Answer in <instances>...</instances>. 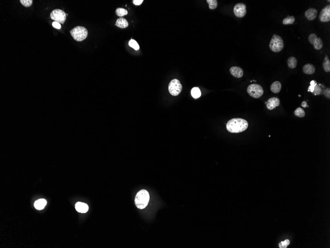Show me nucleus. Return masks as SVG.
<instances>
[{"instance_id":"nucleus-16","label":"nucleus","mask_w":330,"mask_h":248,"mask_svg":"<svg viewBox=\"0 0 330 248\" xmlns=\"http://www.w3.org/2000/svg\"><path fill=\"white\" fill-rule=\"evenodd\" d=\"M115 25L120 29H126L128 26V21L123 17H120L116 21Z\"/></svg>"},{"instance_id":"nucleus-4","label":"nucleus","mask_w":330,"mask_h":248,"mask_svg":"<svg viewBox=\"0 0 330 248\" xmlns=\"http://www.w3.org/2000/svg\"><path fill=\"white\" fill-rule=\"evenodd\" d=\"M284 47V45L282 38L276 34L273 35L269 44V48L273 52L278 53L281 51L283 49Z\"/></svg>"},{"instance_id":"nucleus-6","label":"nucleus","mask_w":330,"mask_h":248,"mask_svg":"<svg viewBox=\"0 0 330 248\" xmlns=\"http://www.w3.org/2000/svg\"><path fill=\"white\" fill-rule=\"evenodd\" d=\"M182 89V86L177 79L172 80L169 85V93L174 96H177Z\"/></svg>"},{"instance_id":"nucleus-32","label":"nucleus","mask_w":330,"mask_h":248,"mask_svg":"<svg viewBox=\"0 0 330 248\" xmlns=\"http://www.w3.org/2000/svg\"><path fill=\"white\" fill-rule=\"evenodd\" d=\"M52 25L53 27H55V29H61L60 24L58 22H56V21H54V22H53Z\"/></svg>"},{"instance_id":"nucleus-35","label":"nucleus","mask_w":330,"mask_h":248,"mask_svg":"<svg viewBox=\"0 0 330 248\" xmlns=\"http://www.w3.org/2000/svg\"><path fill=\"white\" fill-rule=\"evenodd\" d=\"M324 60H325V61L329 60L328 57V56H326V57L325 58V59H324Z\"/></svg>"},{"instance_id":"nucleus-10","label":"nucleus","mask_w":330,"mask_h":248,"mask_svg":"<svg viewBox=\"0 0 330 248\" xmlns=\"http://www.w3.org/2000/svg\"><path fill=\"white\" fill-rule=\"evenodd\" d=\"M319 19L322 22L330 21V5H327L323 9L319 15Z\"/></svg>"},{"instance_id":"nucleus-28","label":"nucleus","mask_w":330,"mask_h":248,"mask_svg":"<svg viewBox=\"0 0 330 248\" xmlns=\"http://www.w3.org/2000/svg\"><path fill=\"white\" fill-rule=\"evenodd\" d=\"M20 2L24 6L29 7L32 4L33 1L32 0H21Z\"/></svg>"},{"instance_id":"nucleus-23","label":"nucleus","mask_w":330,"mask_h":248,"mask_svg":"<svg viewBox=\"0 0 330 248\" xmlns=\"http://www.w3.org/2000/svg\"><path fill=\"white\" fill-rule=\"evenodd\" d=\"M128 45L131 47L135 49V50L138 51L139 49V46L135 40L131 39L128 42Z\"/></svg>"},{"instance_id":"nucleus-15","label":"nucleus","mask_w":330,"mask_h":248,"mask_svg":"<svg viewBox=\"0 0 330 248\" xmlns=\"http://www.w3.org/2000/svg\"><path fill=\"white\" fill-rule=\"evenodd\" d=\"M303 71L305 74L312 75L315 72V68L311 63H307L303 67Z\"/></svg>"},{"instance_id":"nucleus-21","label":"nucleus","mask_w":330,"mask_h":248,"mask_svg":"<svg viewBox=\"0 0 330 248\" xmlns=\"http://www.w3.org/2000/svg\"><path fill=\"white\" fill-rule=\"evenodd\" d=\"M295 17L294 16H288L285 18L283 21V24L284 25H288V24H292L295 21Z\"/></svg>"},{"instance_id":"nucleus-2","label":"nucleus","mask_w":330,"mask_h":248,"mask_svg":"<svg viewBox=\"0 0 330 248\" xmlns=\"http://www.w3.org/2000/svg\"><path fill=\"white\" fill-rule=\"evenodd\" d=\"M150 196L148 192L145 190L139 191L135 198V204L139 209L145 208L148 204Z\"/></svg>"},{"instance_id":"nucleus-3","label":"nucleus","mask_w":330,"mask_h":248,"mask_svg":"<svg viewBox=\"0 0 330 248\" xmlns=\"http://www.w3.org/2000/svg\"><path fill=\"white\" fill-rule=\"evenodd\" d=\"M70 34L74 39L81 42L86 39L88 36V31L84 27L78 26L71 30Z\"/></svg>"},{"instance_id":"nucleus-8","label":"nucleus","mask_w":330,"mask_h":248,"mask_svg":"<svg viewBox=\"0 0 330 248\" xmlns=\"http://www.w3.org/2000/svg\"><path fill=\"white\" fill-rule=\"evenodd\" d=\"M308 40L311 44L313 45L315 49L319 50L322 49L323 46V43L321 38H318L317 36L314 33H312L308 37Z\"/></svg>"},{"instance_id":"nucleus-7","label":"nucleus","mask_w":330,"mask_h":248,"mask_svg":"<svg viewBox=\"0 0 330 248\" xmlns=\"http://www.w3.org/2000/svg\"><path fill=\"white\" fill-rule=\"evenodd\" d=\"M66 13L63 10L60 9H55L50 13V19L56 22L63 24L65 22L66 19Z\"/></svg>"},{"instance_id":"nucleus-33","label":"nucleus","mask_w":330,"mask_h":248,"mask_svg":"<svg viewBox=\"0 0 330 248\" xmlns=\"http://www.w3.org/2000/svg\"><path fill=\"white\" fill-rule=\"evenodd\" d=\"M133 4L136 6H139L143 3V0H133Z\"/></svg>"},{"instance_id":"nucleus-1","label":"nucleus","mask_w":330,"mask_h":248,"mask_svg":"<svg viewBox=\"0 0 330 248\" xmlns=\"http://www.w3.org/2000/svg\"><path fill=\"white\" fill-rule=\"evenodd\" d=\"M248 127V123L246 120L240 118L230 119L226 124V128L231 133H240L246 130Z\"/></svg>"},{"instance_id":"nucleus-9","label":"nucleus","mask_w":330,"mask_h":248,"mask_svg":"<svg viewBox=\"0 0 330 248\" xmlns=\"http://www.w3.org/2000/svg\"><path fill=\"white\" fill-rule=\"evenodd\" d=\"M246 8V5L244 4H237L233 9V11L235 16L239 18L244 17L247 13Z\"/></svg>"},{"instance_id":"nucleus-26","label":"nucleus","mask_w":330,"mask_h":248,"mask_svg":"<svg viewBox=\"0 0 330 248\" xmlns=\"http://www.w3.org/2000/svg\"><path fill=\"white\" fill-rule=\"evenodd\" d=\"M322 92V88H321L320 86L316 84V86H315L314 91H313L312 93L314 95H319L321 94Z\"/></svg>"},{"instance_id":"nucleus-14","label":"nucleus","mask_w":330,"mask_h":248,"mask_svg":"<svg viewBox=\"0 0 330 248\" xmlns=\"http://www.w3.org/2000/svg\"><path fill=\"white\" fill-rule=\"evenodd\" d=\"M75 208L77 212L81 213H86L89 210V207L85 203L78 202L75 205Z\"/></svg>"},{"instance_id":"nucleus-31","label":"nucleus","mask_w":330,"mask_h":248,"mask_svg":"<svg viewBox=\"0 0 330 248\" xmlns=\"http://www.w3.org/2000/svg\"><path fill=\"white\" fill-rule=\"evenodd\" d=\"M324 95L326 97L330 99V88H326L325 90H324V92H323Z\"/></svg>"},{"instance_id":"nucleus-29","label":"nucleus","mask_w":330,"mask_h":248,"mask_svg":"<svg viewBox=\"0 0 330 248\" xmlns=\"http://www.w3.org/2000/svg\"><path fill=\"white\" fill-rule=\"evenodd\" d=\"M290 242L288 239L283 242H280L279 244V247L280 248H286L288 245H289Z\"/></svg>"},{"instance_id":"nucleus-17","label":"nucleus","mask_w":330,"mask_h":248,"mask_svg":"<svg viewBox=\"0 0 330 248\" xmlns=\"http://www.w3.org/2000/svg\"><path fill=\"white\" fill-rule=\"evenodd\" d=\"M281 83L278 81H276L271 85L270 90L273 93H278L281 91Z\"/></svg>"},{"instance_id":"nucleus-22","label":"nucleus","mask_w":330,"mask_h":248,"mask_svg":"<svg viewBox=\"0 0 330 248\" xmlns=\"http://www.w3.org/2000/svg\"><path fill=\"white\" fill-rule=\"evenodd\" d=\"M128 11L127 10L123 8H117L116 10V14L117 16L120 17H123L124 16H126L128 14Z\"/></svg>"},{"instance_id":"nucleus-20","label":"nucleus","mask_w":330,"mask_h":248,"mask_svg":"<svg viewBox=\"0 0 330 248\" xmlns=\"http://www.w3.org/2000/svg\"><path fill=\"white\" fill-rule=\"evenodd\" d=\"M191 95L194 99H197L200 97L201 96V93L200 89L198 87H194L191 90Z\"/></svg>"},{"instance_id":"nucleus-11","label":"nucleus","mask_w":330,"mask_h":248,"mask_svg":"<svg viewBox=\"0 0 330 248\" xmlns=\"http://www.w3.org/2000/svg\"><path fill=\"white\" fill-rule=\"evenodd\" d=\"M280 100L278 98H271L267 102L266 107L268 110H273L276 107L280 105Z\"/></svg>"},{"instance_id":"nucleus-25","label":"nucleus","mask_w":330,"mask_h":248,"mask_svg":"<svg viewBox=\"0 0 330 248\" xmlns=\"http://www.w3.org/2000/svg\"><path fill=\"white\" fill-rule=\"evenodd\" d=\"M207 2L209 4L211 10H214L218 6V1L216 0H207Z\"/></svg>"},{"instance_id":"nucleus-34","label":"nucleus","mask_w":330,"mask_h":248,"mask_svg":"<svg viewBox=\"0 0 330 248\" xmlns=\"http://www.w3.org/2000/svg\"><path fill=\"white\" fill-rule=\"evenodd\" d=\"M302 107H304V108L308 107V105H307V102H305V101H303V102H302Z\"/></svg>"},{"instance_id":"nucleus-13","label":"nucleus","mask_w":330,"mask_h":248,"mask_svg":"<svg viewBox=\"0 0 330 248\" xmlns=\"http://www.w3.org/2000/svg\"><path fill=\"white\" fill-rule=\"evenodd\" d=\"M317 11L314 8H309L305 12V17L309 21H312L316 19L317 16Z\"/></svg>"},{"instance_id":"nucleus-27","label":"nucleus","mask_w":330,"mask_h":248,"mask_svg":"<svg viewBox=\"0 0 330 248\" xmlns=\"http://www.w3.org/2000/svg\"><path fill=\"white\" fill-rule=\"evenodd\" d=\"M323 66L324 68V71L326 72H328L330 71V61L328 60L326 61H324L323 63Z\"/></svg>"},{"instance_id":"nucleus-5","label":"nucleus","mask_w":330,"mask_h":248,"mask_svg":"<svg viewBox=\"0 0 330 248\" xmlns=\"http://www.w3.org/2000/svg\"><path fill=\"white\" fill-rule=\"evenodd\" d=\"M248 94L254 98H259L263 96L264 91L261 85L253 84L249 85L247 88Z\"/></svg>"},{"instance_id":"nucleus-18","label":"nucleus","mask_w":330,"mask_h":248,"mask_svg":"<svg viewBox=\"0 0 330 248\" xmlns=\"http://www.w3.org/2000/svg\"><path fill=\"white\" fill-rule=\"evenodd\" d=\"M47 201L43 199L38 200L34 203V207L37 210H41L44 209V207L47 205Z\"/></svg>"},{"instance_id":"nucleus-19","label":"nucleus","mask_w":330,"mask_h":248,"mask_svg":"<svg viewBox=\"0 0 330 248\" xmlns=\"http://www.w3.org/2000/svg\"><path fill=\"white\" fill-rule=\"evenodd\" d=\"M287 62H288V66L291 68L294 69L297 66V60L295 57H290L289 58H288Z\"/></svg>"},{"instance_id":"nucleus-24","label":"nucleus","mask_w":330,"mask_h":248,"mask_svg":"<svg viewBox=\"0 0 330 248\" xmlns=\"http://www.w3.org/2000/svg\"><path fill=\"white\" fill-rule=\"evenodd\" d=\"M295 115L296 116L299 118H304L305 116V113L304 110L300 108H297L294 112Z\"/></svg>"},{"instance_id":"nucleus-12","label":"nucleus","mask_w":330,"mask_h":248,"mask_svg":"<svg viewBox=\"0 0 330 248\" xmlns=\"http://www.w3.org/2000/svg\"><path fill=\"white\" fill-rule=\"evenodd\" d=\"M230 73L235 77L240 78L242 77L244 74L243 69L238 66H232L230 68Z\"/></svg>"},{"instance_id":"nucleus-30","label":"nucleus","mask_w":330,"mask_h":248,"mask_svg":"<svg viewBox=\"0 0 330 248\" xmlns=\"http://www.w3.org/2000/svg\"><path fill=\"white\" fill-rule=\"evenodd\" d=\"M317 84L316 81H314V80H312V81L310 82V85L309 87H308V91H310L312 93L314 91V89L315 86Z\"/></svg>"}]
</instances>
